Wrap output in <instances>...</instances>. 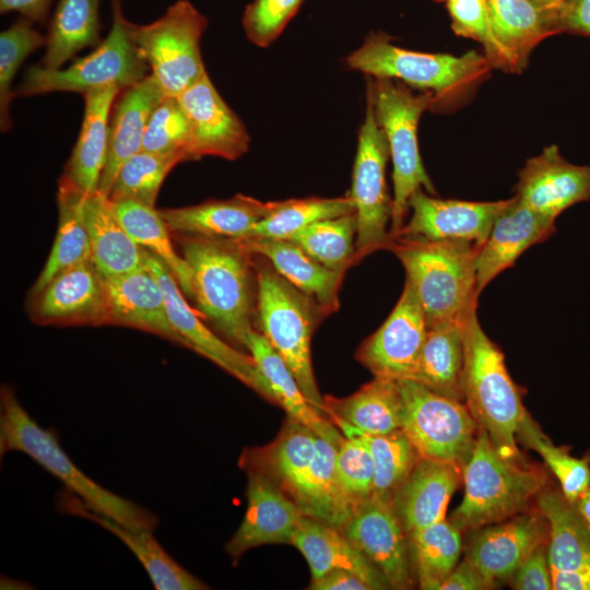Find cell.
<instances>
[{"instance_id":"1","label":"cell","mask_w":590,"mask_h":590,"mask_svg":"<svg viewBox=\"0 0 590 590\" xmlns=\"http://www.w3.org/2000/svg\"><path fill=\"white\" fill-rule=\"evenodd\" d=\"M181 250L200 310L229 341L245 346L257 310L253 253L240 239L201 235H185Z\"/></svg>"},{"instance_id":"2","label":"cell","mask_w":590,"mask_h":590,"mask_svg":"<svg viewBox=\"0 0 590 590\" xmlns=\"http://www.w3.org/2000/svg\"><path fill=\"white\" fill-rule=\"evenodd\" d=\"M480 245L462 239L393 237L388 250L404 267L428 329L463 321L479 305L476 257Z\"/></svg>"},{"instance_id":"3","label":"cell","mask_w":590,"mask_h":590,"mask_svg":"<svg viewBox=\"0 0 590 590\" xmlns=\"http://www.w3.org/2000/svg\"><path fill=\"white\" fill-rule=\"evenodd\" d=\"M20 451L31 457L79 497L91 510L127 527L153 531L157 518L145 508L95 483L62 450L56 434L39 426L10 387L0 394V455Z\"/></svg>"},{"instance_id":"4","label":"cell","mask_w":590,"mask_h":590,"mask_svg":"<svg viewBox=\"0 0 590 590\" xmlns=\"http://www.w3.org/2000/svg\"><path fill=\"white\" fill-rule=\"evenodd\" d=\"M477 306L464 320V402L486 432L497 451L507 459L523 461L517 430L527 412L521 389L511 379L499 346L483 330Z\"/></svg>"},{"instance_id":"5","label":"cell","mask_w":590,"mask_h":590,"mask_svg":"<svg viewBox=\"0 0 590 590\" xmlns=\"http://www.w3.org/2000/svg\"><path fill=\"white\" fill-rule=\"evenodd\" d=\"M462 480L464 496L450 520L461 532L500 522L529 509L547 483L540 469L504 458L481 427L462 468Z\"/></svg>"},{"instance_id":"6","label":"cell","mask_w":590,"mask_h":590,"mask_svg":"<svg viewBox=\"0 0 590 590\" xmlns=\"http://www.w3.org/2000/svg\"><path fill=\"white\" fill-rule=\"evenodd\" d=\"M255 267L259 332L290 367L312 408L328 417L311 362L312 333L324 315L267 259L260 257Z\"/></svg>"},{"instance_id":"7","label":"cell","mask_w":590,"mask_h":590,"mask_svg":"<svg viewBox=\"0 0 590 590\" xmlns=\"http://www.w3.org/2000/svg\"><path fill=\"white\" fill-rule=\"evenodd\" d=\"M367 95L371 98L376 119L382 129L393 165V198L390 236L404 225L409 200L418 189L436 194L423 165L417 141L418 121L435 101L432 92L415 94L392 79L374 78Z\"/></svg>"},{"instance_id":"8","label":"cell","mask_w":590,"mask_h":590,"mask_svg":"<svg viewBox=\"0 0 590 590\" xmlns=\"http://www.w3.org/2000/svg\"><path fill=\"white\" fill-rule=\"evenodd\" d=\"M126 23L150 74L166 96L178 97L206 74L200 42L208 19L190 0H177L149 24Z\"/></svg>"},{"instance_id":"9","label":"cell","mask_w":590,"mask_h":590,"mask_svg":"<svg viewBox=\"0 0 590 590\" xmlns=\"http://www.w3.org/2000/svg\"><path fill=\"white\" fill-rule=\"evenodd\" d=\"M111 27L104 40L90 55L67 68L30 67L14 91L15 96H34L52 92H85L105 86L123 90L149 72L127 30L120 0H114Z\"/></svg>"},{"instance_id":"10","label":"cell","mask_w":590,"mask_h":590,"mask_svg":"<svg viewBox=\"0 0 590 590\" xmlns=\"http://www.w3.org/2000/svg\"><path fill=\"white\" fill-rule=\"evenodd\" d=\"M345 64L373 78L430 90L437 99L470 85L491 62L473 50L462 56L413 51L393 45L382 33H371L346 57Z\"/></svg>"},{"instance_id":"11","label":"cell","mask_w":590,"mask_h":590,"mask_svg":"<svg viewBox=\"0 0 590 590\" xmlns=\"http://www.w3.org/2000/svg\"><path fill=\"white\" fill-rule=\"evenodd\" d=\"M398 382L402 396L401 429L421 458L462 469L480 430L465 402L437 393L411 379Z\"/></svg>"},{"instance_id":"12","label":"cell","mask_w":590,"mask_h":590,"mask_svg":"<svg viewBox=\"0 0 590 590\" xmlns=\"http://www.w3.org/2000/svg\"><path fill=\"white\" fill-rule=\"evenodd\" d=\"M389 156L386 135L376 119L371 98L367 95L350 191L357 219V262L377 250L388 249L391 243L388 223L391 222L392 199L386 181Z\"/></svg>"},{"instance_id":"13","label":"cell","mask_w":590,"mask_h":590,"mask_svg":"<svg viewBox=\"0 0 590 590\" xmlns=\"http://www.w3.org/2000/svg\"><path fill=\"white\" fill-rule=\"evenodd\" d=\"M143 256L144 264L162 287L168 318L187 342L188 349L212 361L260 396L273 401L270 387L252 356L232 347L209 330L186 302L177 280L163 261L145 249Z\"/></svg>"},{"instance_id":"14","label":"cell","mask_w":590,"mask_h":590,"mask_svg":"<svg viewBox=\"0 0 590 590\" xmlns=\"http://www.w3.org/2000/svg\"><path fill=\"white\" fill-rule=\"evenodd\" d=\"M428 327L421 304L405 280L403 291L384 323L357 349L355 357L375 377L411 379Z\"/></svg>"},{"instance_id":"15","label":"cell","mask_w":590,"mask_h":590,"mask_svg":"<svg viewBox=\"0 0 590 590\" xmlns=\"http://www.w3.org/2000/svg\"><path fill=\"white\" fill-rule=\"evenodd\" d=\"M340 530L382 573L391 589L412 588L409 540L392 502L371 495L353 507Z\"/></svg>"},{"instance_id":"16","label":"cell","mask_w":590,"mask_h":590,"mask_svg":"<svg viewBox=\"0 0 590 590\" xmlns=\"http://www.w3.org/2000/svg\"><path fill=\"white\" fill-rule=\"evenodd\" d=\"M247 509L238 529L225 545L235 563L250 548L291 543L303 514L294 500L263 471L245 468Z\"/></svg>"},{"instance_id":"17","label":"cell","mask_w":590,"mask_h":590,"mask_svg":"<svg viewBox=\"0 0 590 590\" xmlns=\"http://www.w3.org/2000/svg\"><path fill=\"white\" fill-rule=\"evenodd\" d=\"M177 99L190 126L192 161L203 156L235 161L247 153V128L221 97L208 73Z\"/></svg>"},{"instance_id":"18","label":"cell","mask_w":590,"mask_h":590,"mask_svg":"<svg viewBox=\"0 0 590 590\" xmlns=\"http://www.w3.org/2000/svg\"><path fill=\"white\" fill-rule=\"evenodd\" d=\"M509 201L510 199L491 202L439 199L418 189L409 200V209L412 211L409 222L391 238L462 239L481 246Z\"/></svg>"},{"instance_id":"19","label":"cell","mask_w":590,"mask_h":590,"mask_svg":"<svg viewBox=\"0 0 590 590\" xmlns=\"http://www.w3.org/2000/svg\"><path fill=\"white\" fill-rule=\"evenodd\" d=\"M32 299V318L42 324L109 323L104 278L92 259L59 272Z\"/></svg>"},{"instance_id":"20","label":"cell","mask_w":590,"mask_h":590,"mask_svg":"<svg viewBox=\"0 0 590 590\" xmlns=\"http://www.w3.org/2000/svg\"><path fill=\"white\" fill-rule=\"evenodd\" d=\"M467 556L486 577L509 578L540 545L548 541V524L538 507L471 531Z\"/></svg>"},{"instance_id":"21","label":"cell","mask_w":590,"mask_h":590,"mask_svg":"<svg viewBox=\"0 0 590 590\" xmlns=\"http://www.w3.org/2000/svg\"><path fill=\"white\" fill-rule=\"evenodd\" d=\"M516 196L534 212L555 221L571 205L590 200V165L573 164L556 145H550L519 172Z\"/></svg>"},{"instance_id":"22","label":"cell","mask_w":590,"mask_h":590,"mask_svg":"<svg viewBox=\"0 0 590 590\" xmlns=\"http://www.w3.org/2000/svg\"><path fill=\"white\" fill-rule=\"evenodd\" d=\"M555 229L554 220L534 212L516 194L510 198L480 246L475 262L476 295L480 297L487 284L515 266L527 249L548 239Z\"/></svg>"},{"instance_id":"23","label":"cell","mask_w":590,"mask_h":590,"mask_svg":"<svg viewBox=\"0 0 590 590\" xmlns=\"http://www.w3.org/2000/svg\"><path fill=\"white\" fill-rule=\"evenodd\" d=\"M165 96L151 74L120 91L109 117L107 154L98 191L108 196L123 163L141 151L151 114Z\"/></svg>"},{"instance_id":"24","label":"cell","mask_w":590,"mask_h":590,"mask_svg":"<svg viewBox=\"0 0 590 590\" xmlns=\"http://www.w3.org/2000/svg\"><path fill=\"white\" fill-rule=\"evenodd\" d=\"M109 323L128 326L157 334L188 347L172 324L162 287L144 267L111 278H104Z\"/></svg>"},{"instance_id":"25","label":"cell","mask_w":590,"mask_h":590,"mask_svg":"<svg viewBox=\"0 0 590 590\" xmlns=\"http://www.w3.org/2000/svg\"><path fill=\"white\" fill-rule=\"evenodd\" d=\"M462 481V469L421 458L392 497V506L409 536L446 518L448 503Z\"/></svg>"},{"instance_id":"26","label":"cell","mask_w":590,"mask_h":590,"mask_svg":"<svg viewBox=\"0 0 590 590\" xmlns=\"http://www.w3.org/2000/svg\"><path fill=\"white\" fill-rule=\"evenodd\" d=\"M58 508L72 516L87 519L117 536L138 558L156 590H202L208 586L194 577L164 550L153 531L133 529L87 508L83 502L66 491Z\"/></svg>"},{"instance_id":"27","label":"cell","mask_w":590,"mask_h":590,"mask_svg":"<svg viewBox=\"0 0 590 590\" xmlns=\"http://www.w3.org/2000/svg\"><path fill=\"white\" fill-rule=\"evenodd\" d=\"M239 239L251 253L267 259L285 280L312 299L324 317L339 309V291L345 272L329 269L290 239Z\"/></svg>"},{"instance_id":"28","label":"cell","mask_w":590,"mask_h":590,"mask_svg":"<svg viewBox=\"0 0 590 590\" xmlns=\"http://www.w3.org/2000/svg\"><path fill=\"white\" fill-rule=\"evenodd\" d=\"M274 203L238 193L226 200H208L196 205L158 211L170 232L239 239L251 235L253 227L272 211Z\"/></svg>"},{"instance_id":"29","label":"cell","mask_w":590,"mask_h":590,"mask_svg":"<svg viewBox=\"0 0 590 590\" xmlns=\"http://www.w3.org/2000/svg\"><path fill=\"white\" fill-rule=\"evenodd\" d=\"M120 91L105 86L82 94V126L61 178L85 196L97 190L107 154L109 117Z\"/></svg>"},{"instance_id":"30","label":"cell","mask_w":590,"mask_h":590,"mask_svg":"<svg viewBox=\"0 0 590 590\" xmlns=\"http://www.w3.org/2000/svg\"><path fill=\"white\" fill-rule=\"evenodd\" d=\"M291 544L305 557L311 579L345 569L361 577L371 590L391 589L382 573L335 527L303 517Z\"/></svg>"},{"instance_id":"31","label":"cell","mask_w":590,"mask_h":590,"mask_svg":"<svg viewBox=\"0 0 590 590\" xmlns=\"http://www.w3.org/2000/svg\"><path fill=\"white\" fill-rule=\"evenodd\" d=\"M316 438L310 428L288 417L276 439L267 448L244 452L240 465L267 473L297 504L315 457Z\"/></svg>"},{"instance_id":"32","label":"cell","mask_w":590,"mask_h":590,"mask_svg":"<svg viewBox=\"0 0 590 590\" xmlns=\"http://www.w3.org/2000/svg\"><path fill=\"white\" fill-rule=\"evenodd\" d=\"M84 216L91 259L103 278L121 275L144 267V249L123 227L108 196L98 190L86 196Z\"/></svg>"},{"instance_id":"33","label":"cell","mask_w":590,"mask_h":590,"mask_svg":"<svg viewBox=\"0 0 590 590\" xmlns=\"http://www.w3.org/2000/svg\"><path fill=\"white\" fill-rule=\"evenodd\" d=\"M245 347L266 378L273 402L284 409L287 417L302 423L316 435L338 445L343 440L344 435L332 421L319 414L308 402L290 367L259 331L253 329L247 334Z\"/></svg>"},{"instance_id":"34","label":"cell","mask_w":590,"mask_h":590,"mask_svg":"<svg viewBox=\"0 0 590 590\" xmlns=\"http://www.w3.org/2000/svg\"><path fill=\"white\" fill-rule=\"evenodd\" d=\"M536 507L548 524L547 553L552 570L590 567V526L578 509L555 488L544 486Z\"/></svg>"},{"instance_id":"35","label":"cell","mask_w":590,"mask_h":590,"mask_svg":"<svg viewBox=\"0 0 590 590\" xmlns=\"http://www.w3.org/2000/svg\"><path fill=\"white\" fill-rule=\"evenodd\" d=\"M464 320L452 321L428 329L417 365L411 378V380L420 382L437 393L463 402Z\"/></svg>"},{"instance_id":"36","label":"cell","mask_w":590,"mask_h":590,"mask_svg":"<svg viewBox=\"0 0 590 590\" xmlns=\"http://www.w3.org/2000/svg\"><path fill=\"white\" fill-rule=\"evenodd\" d=\"M327 415L368 435L389 434L401 428L402 396L398 380L374 377L346 398L324 397Z\"/></svg>"},{"instance_id":"37","label":"cell","mask_w":590,"mask_h":590,"mask_svg":"<svg viewBox=\"0 0 590 590\" xmlns=\"http://www.w3.org/2000/svg\"><path fill=\"white\" fill-rule=\"evenodd\" d=\"M493 33L520 71L532 49L559 32L556 12L530 0H486Z\"/></svg>"},{"instance_id":"38","label":"cell","mask_w":590,"mask_h":590,"mask_svg":"<svg viewBox=\"0 0 590 590\" xmlns=\"http://www.w3.org/2000/svg\"><path fill=\"white\" fill-rule=\"evenodd\" d=\"M85 199V194L60 178L57 193V234L47 261L32 287L31 296L40 292L59 272L91 259L84 216Z\"/></svg>"},{"instance_id":"39","label":"cell","mask_w":590,"mask_h":590,"mask_svg":"<svg viewBox=\"0 0 590 590\" xmlns=\"http://www.w3.org/2000/svg\"><path fill=\"white\" fill-rule=\"evenodd\" d=\"M338 444L317 435L316 451L307 483L297 507L308 517L341 529L353 506L341 485L337 471Z\"/></svg>"},{"instance_id":"40","label":"cell","mask_w":590,"mask_h":590,"mask_svg":"<svg viewBox=\"0 0 590 590\" xmlns=\"http://www.w3.org/2000/svg\"><path fill=\"white\" fill-rule=\"evenodd\" d=\"M99 0H59L46 36L42 66L60 69L86 47L99 40Z\"/></svg>"},{"instance_id":"41","label":"cell","mask_w":590,"mask_h":590,"mask_svg":"<svg viewBox=\"0 0 590 590\" xmlns=\"http://www.w3.org/2000/svg\"><path fill=\"white\" fill-rule=\"evenodd\" d=\"M115 214L134 239L145 250L155 255L177 280L181 291L193 298L192 272L180 257L170 239V229L155 208L131 200L111 201Z\"/></svg>"},{"instance_id":"42","label":"cell","mask_w":590,"mask_h":590,"mask_svg":"<svg viewBox=\"0 0 590 590\" xmlns=\"http://www.w3.org/2000/svg\"><path fill=\"white\" fill-rule=\"evenodd\" d=\"M345 437H361L368 446L375 465L373 496L392 502L398 488L408 479L421 456L400 428L389 434L368 435L341 421L331 420Z\"/></svg>"},{"instance_id":"43","label":"cell","mask_w":590,"mask_h":590,"mask_svg":"<svg viewBox=\"0 0 590 590\" xmlns=\"http://www.w3.org/2000/svg\"><path fill=\"white\" fill-rule=\"evenodd\" d=\"M412 566L420 589L439 590L457 566L461 550V531L445 519L408 536Z\"/></svg>"},{"instance_id":"44","label":"cell","mask_w":590,"mask_h":590,"mask_svg":"<svg viewBox=\"0 0 590 590\" xmlns=\"http://www.w3.org/2000/svg\"><path fill=\"white\" fill-rule=\"evenodd\" d=\"M355 212L349 194L339 198H304L275 201L272 211L253 227L249 237L288 239L298 231L322 220Z\"/></svg>"},{"instance_id":"45","label":"cell","mask_w":590,"mask_h":590,"mask_svg":"<svg viewBox=\"0 0 590 590\" xmlns=\"http://www.w3.org/2000/svg\"><path fill=\"white\" fill-rule=\"evenodd\" d=\"M356 214L318 221L288 239L314 259L335 271L346 272L356 260Z\"/></svg>"},{"instance_id":"46","label":"cell","mask_w":590,"mask_h":590,"mask_svg":"<svg viewBox=\"0 0 590 590\" xmlns=\"http://www.w3.org/2000/svg\"><path fill=\"white\" fill-rule=\"evenodd\" d=\"M517 440L543 458L570 503H576L590 487V458L573 457L569 447L554 445L528 411L519 424Z\"/></svg>"},{"instance_id":"47","label":"cell","mask_w":590,"mask_h":590,"mask_svg":"<svg viewBox=\"0 0 590 590\" xmlns=\"http://www.w3.org/2000/svg\"><path fill=\"white\" fill-rule=\"evenodd\" d=\"M186 157L179 153L141 150L128 158L108 193L110 201L131 200L155 208L158 191L168 173Z\"/></svg>"},{"instance_id":"48","label":"cell","mask_w":590,"mask_h":590,"mask_svg":"<svg viewBox=\"0 0 590 590\" xmlns=\"http://www.w3.org/2000/svg\"><path fill=\"white\" fill-rule=\"evenodd\" d=\"M46 44V37L22 16L0 34V128H12L11 103L15 97L13 80L24 60Z\"/></svg>"},{"instance_id":"49","label":"cell","mask_w":590,"mask_h":590,"mask_svg":"<svg viewBox=\"0 0 590 590\" xmlns=\"http://www.w3.org/2000/svg\"><path fill=\"white\" fill-rule=\"evenodd\" d=\"M153 153H179L192 161L191 131L177 97L165 96L149 119L142 149Z\"/></svg>"},{"instance_id":"50","label":"cell","mask_w":590,"mask_h":590,"mask_svg":"<svg viewBox=\"0 0 590 590\" xmlns=\"http://www.w3.org/2000/svg\"><path fill=\"white\" fill-rule=\"evenodd\" d=\"M447 8L455 33L481 43L491 64L518 71L515 60L493 33L486 0H447Z\"/></svg>"},{"instance_id":"51","label":"cell","mask_w":590,"mask_h":590,"mask_svg":"<svg viewBox=\"0 0 590 590\" xmlns=\"http://www.w3.org/2000/svg\"><path fill=\"white\" fill-rule=\"evenodd\" d=\"M335 463L341 485L353 507L373 495L374 460L361 437L344 436L338 446Z\"/></svg>"},{"instance_id":"52","label":"cell","mask_w":590,"mask_h":590,"mask_svg":"<svg viewBox=\"0 0 590 590\" xmlns=\"http://www.w3.org/2000/svg\"><path fill=\"white\" fill-rule=\"evenodd\" d=\"M304 0H253L243 15L249 42L259 47L271 45L295 15Z\"/></svg>"},{"instance_id":"53","label":"cell","mask_w":590,"mask_h":590,"mask_svg":"<svg viewBox=\"0 0 590 590\" xmlns=\"http://www.w3.org/2000/svg\"><path fill=\"white\" fill-rule=\"evenodd\" d=\"M517 590L553 589L552 568L548 560L547 543L536 547L509 577Z\"/></svg>"},{"instance_id":"54","label":"cell","mask_w":590,"mask_h":590,"mask_svg":"<svg viewBox=\"0 0 590 590\" xmlns=\"http://www.w3.org/2000/svg\"><path fill=\"white\" fill-rule=\"evenodd\" d=\"M496 582L486 577L468 557L453 568L439 590H487Z\"/></svg>"},{"instance_id":"55","label":"cell","mask_w":590,"mask_h":590,"mask_svg":"<svg viewBox=\"0 0 590 590\" xmlns=\"http://www.w3.org/2000/svg\"><path fill=\"white\" fill-rule=\"evenodd\" d=\"M556 17L559 31L590 35V0H564Z\"/></svg>"},{"instance_id":"56","label":"cell","mask_w":590,"mask_h":590,"mask_svg":"<svg viewBox=\"0 0 590 590\" xmlns=\"http://www.w3.org/2000/svg\"><path fill=\"white\" fill-rule=\"evenodd\" d=\"M307 589L371 590V588L361 577L345 569H333L317 579H311Z\"/></svg>"},{"instance_id":"57","label":"cell","mask_w":590,"mask_h":590,"mask_svg":"<svg viewBox=\"0 0 590 590\" xmlns=\"http://www.w3.org/2000/svg\"><path fill=\"white\" fill-rule=\"evenodd\" d=\"M52 0H0V12H19L22 16L44 23L49 14Z\"/></svg>"},{"instance_id":"58","label":"cell","mask_w":590,"mask_h":590,"mask_svg":"<svg viewBox=\"0 0 590 590\" xmlns=\"http://www.w3.org/2000/svg\"><path fill=\"white\" fill-rule=\"evenodd\" d=\"M555 590H590V567L571 570H552Z\"/></svg>"},{"instance_id":"59","label":"cell","mask_w":590,"mask_h":590,"mask_svg":"<svg viewBox=\"0 0 590 590\" xmlns=\"http://www.w3.org/2000/svg\"><path fill=\"white\" fill-rule=\"evenodd\" d=\"M576 505L590 526V487L578 498Z\"/></svg>"},{"instance_id":"60","label":"cell","mask_w":590,"mask_h":590,"mask_svg":"<svg viewBox=\"0 0 590 590\" xmlns=\"http://www.w3.org/2000/svg\"><path fill=\"white\" fill-rule=\"evenodd\" d=\"M530 1H532L533 3H535L536 5L545 10L557 13L558 8L560 7L564 0H530Z\"/></svg>"}]
</instances>
